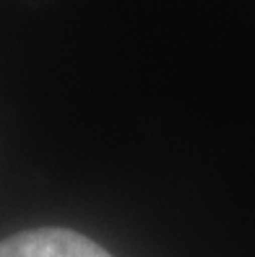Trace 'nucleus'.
Returning a JSON list of instances; mask_svg holds the SVG:
<instances>
[{
	"label": "nucleus",
	"instance_id": "1",
	"mask_svg": "<svg viewBox=\"0 0 255 257\" xmlns=\"http://www.w3.org/2000/svg\"><path fill=\"white\" fill-rule=\"evenodd\" d=\"M0 257H112L89 236L70 229H34L0 241Z\"/></svg>",
	"mask_w": 255,
	"mask_h": 257
}]
</instances>
